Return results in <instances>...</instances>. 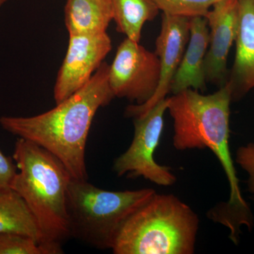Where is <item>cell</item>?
I'll list each match as a JSON object with an SVG mask.
<instances>
[{"label": "cell", "mask_w": 254, "mask_h": 254, "mask_svg": "<svg viewBox=\"0 0 254 254\" xmlns=\"http://www.w3.org/2000/svg\"><path fill=\"white\" fill-rule=\"evenodd\" d=\"M199 220L173 194L155 193L120 228L115 254H192Z\"/></svg>", "instance_id": "obj_4"}, {"label": "cell", "mask_w": 254, "mask_h": 254, "mask_svg": "<svg viewBox=\"0 0 254 254\" xmlns=\"http://www.w3.org/2000/svg\"><path fill=\"white\" fill-rule=\"evenodd\" d=\"M229 83L213 94L187 89L168 98V110L173 119L174 147L178 150L209 148L221 164L230 187V198L214 208L209 218L230 229L237 243L240 227L252 229L253 215L241 193L240 182L230 153V103Z\"/></svg>", "instance_id": "obj_1"}, {"label": "cell", "mask_w": 254, "mask_h": 254, "mask_svg": "<svg viewBox=\"0 0 254 254\" xmlns=\"http://www.w3.org/2000/svg\"><path fill=\"white\" fill-rule=\"evenodd\" d=\"M111 50V38L107 32L69 35L66 55L55 81L56 104L83 88L104 63Z\"/></svg>", "instance_id": "obj_8"}, {"label": "cell", "mask_w": 254, "mask_h": 254, "mask_svg": "<svg viewBox=\"0 0 254 254\" xmlns=\"http://www.w3.org/2000/svg\"><path fill=\"white\" fill-rule=\"evenodd\" d=\"M238 6L236 54L227 81L231 88L232 99L254 88V0H238Z\"/></svg>", "instance_id": "obj_12"}, {"label": "cell", "mask_w": 254, "mask_h": 254, "mask_svg": "<svg viewBox=\"0 0 254 254\" xmlns=\"http://www.w3.org/2000/svg\"><path fill=\"white\" fill-rule=\"evenodd\" d=\"M110 65L103 63L83 88L53 109L31 117L3 116L0 125L11 134L49 151L73 179L88 180L86 146L93 118L115 98Z\"/></svg>", "instance_id": "obj_2"}, {"label": "cell", "mask_w": 254, "mask_h": 254, "mask_svg": "<svg viewBox=\"0 0 254 254\" xmlns=\"http://www.w3.org/2000/svg\"><path fill=\"white\" fill-rule=\"evenodd\" d=\"M155 193L153 189L113 191L71 178L66 191L70 236L94 248L112 250L125 222Z\"/></svg>", "instance_id": "obj_5"}, {"label": "cell", "mask_w": 254, "mask_h": 254, "mask_svg": "<svg viewBox=\"0 0 254 254\" xmlns=\"http://www.w3.org/2000/svg\"><path fill=\"white\" fill-rule=\"evenodd\" d=\"M0 232L30 237L41 244L36 219L23 198L11 189L0 192Z\"/></svg>", "instance_id": "obj_14"}, {"label": "cell", "mask_w": 254, "mask_h": 254, "mask_svg": "<svg viewBox=\"0 0 254 254\" xmlns=\"http://www.w3.org/2000/svg\"><path fill=\"white\" fill-rule=\"evenodd\" d=\"M237 163L248 174L249 190L254 195V143H250L237 150Z\"/></svg>", "instance_id": "obj_18"}, {"label": "cell", "mask_w": 254, "mask_h": 254, "mask_svg": "<svg viewBox=\"0 0 254 254\" xmlns=\"http://www.w3.org/2000/svg\"><path fill=\"white\" fill-rule=\"evenodd\" d=\"M168 98L133 119L134 136L129 148L115 160L114 171L119 177H142L160 186H171L177 178L171 168L159 165L154 159L164 128V116L168 110Z\"/></svg>", "instance_id": "obj_6"}, {"label": "cell", "mask_w": 254, "mask_h": 254, "mask_svg": "<svg viewBox=\"0 0 254 254\" xmlns=\"http://www.w3.org/2000/svg\"><path fill=\"white\" fill-rule=\"evenodd\" d=\"M160 76V60L155 52L127 38L120 43L110 65L109 83L115 98L144 104L155 94Z\"/></svg>", "instance_id": "obj_7"}, {"label": "cell", "mask_w": 254, "mask_h": 254, "mask_svg": "<svg viewBox=\"0 0 254 254\" xmlns=\"http://www.w3.org/2000/svg\"><path fill=\"white\" fill-rule=\"evenodd\" d=\"M160 11L173 16L205 17L209 10L220 0H153Z\"/></svg>", "instance_id": "obj_17"}, {"label": "cell", "mask_w": 254, "mask_h": 254, "mask_svg": "<svg viewBox=\"0 0 254 254\" xmlns=\"http://www.w3.org/2000/svg\"><path fill=\"white\" fill-rule=\"evenodd\" d=\"M208 45L209 28L206 18L202 16L190 18L188 46L170 87V92L173 95L190 88L205 91L207 81L204 61Z\"/></svg>", "instance_id": "obj_11"}, {"label": "cell", "mask_w": 254, "mask_h": 254, "mask_svg": "<svg viewBox=\"0 0 254 254\" xmlns=\"http://www.w3.org/2000/svg\"><path fill=\"white\" fill-rule=\"evenodd\" d=\"M116 29L139 43L145 23L153 21L160 9L153 0H111Z\"/></svg>", "instance_id": "obj_15"}, {"label": "cell", "mask_w": 254, "mask_h": 254, "mask_svg": "<svg viewBox=\"0 0 254 254\" xmlns=\"http://www.w3.org/2000/svg\"><path fill=\"white\" fill-rule=\"evenodd\" d=\"M205 18L209 28L205 78L207 82L222 87L227 81V59L238 31V0H220L212 6Z\"/></svg>", "instance_id": "obj_10"}, {"label": "cell", "mask_w": 254, "mask_h": 254, "mask_svg": "<svg viewBox=\"0 0 254 254\" xmlns=\"http://www.w3.org/2000/svg\"><path fill=\"white\" fill-rule=\"evenodd\" d=\"M190 18L163 13L161 29L155 42V53L160 64L158 88L151 99L144 104L128 105L125 110L127 117L134 118L139 116L167 98L190 40Z\"/></svg>", "instance_id": "obj_9"}, {"label": "cell", "mask_w": 254, "mask_h": 254, "mask_svg": "<svg viewBox=\"0 0 254 254\" xmlns=\"http://www.w3.org/2000/svg\"><path fill=\"white\" fill-rule=\"evenodd\" d=\"M113 20L111 0H66L64 21L68 35L105 33Z\"/></svg>", "instance_id": "obj_13"}, {"label": "cell", "mask_w": 254, "mask_h": 254, "mask_svg": "<svg viewBox=\"0 0 254 254\" xmlns=\"http://www.w3.org/2000/svg\"><path fill=\"white\" fill-rule=\"evenodd\" d=\"M61 247L38 243L31 237L0 232V254H60Z\"/></svg>", "instance_id": "obj_16"}, {"label": "cell", "mask_w": 254, "mask_h": 254, "mask_svg": "<svg viewBox=\"0 0 254 254\" xmlns=\"http://www.w3.org/2000/svg\"><path fill=\"white\" fill-rule=\"evenodd\" d=\"M6 1H7V0H0V7H1L4 3H6Z\"/></svg>", "instance_id": "obj_20"}, {"label": "cell", "mask_w": 254, "mask_h": 254, "mask_svg": "<svg viewBox=\"0 0 254 254\" xmlns=\"http://www.w3.org/2000/svg\"><path fill=\"white\" fill-rule=\"evenodd\" d=\"M14 159L6 156L0 150V192L11 189V185L16 173L17 167Z\"/></svg>", "instance_id": "obj_19"}, {"label": "cell", "mask_w": 254, "mask_h": 254, "mask_svg": "<svg viewBox=\"0 0 254 254\" xmlns=\"http://www.w3.org/2000/svg\"><path fill=\"white\" fill-rule=\"evenodd\" d=\"M13 159L18 172L11 185L28 205L41 244L61 247L70 237L66 191L72 178L63 163L39 145L18 138Z\"/></svg>", "instance_id": "obj_3"}]
</instances>
